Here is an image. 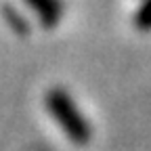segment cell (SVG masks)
Listing matches in <instances>:
<instances>
[{
	"label": "cell",
	"mask_w": 151,
	"mask_h": 151,
	"mask_svg": "<svg viewBox=\"0 0 151 151\" xmlns=\"http://www.w3.org/2000/svg\"><path fill=\"white\" fill-rule=\"evenodd\" d=\"M27 2L40 13V17L44 19L46 25L57 21V15H59V2L57 0H27Z\"/></svg>",
	"instance_id": "2"
},
{
	"label": "cell",
	"mask_w": 151,
	"mask_h": 151,
	"mask_svg": "<svg viewBox=\"0 0 151 151\" xmlns=\"http://www.w3.org/2000/svg\"><path fill=\"white\" fill-rule=\"evenodd\" d=\"M46 109L52 113V118L57 120L65 134L76 143V145H86L90 141V126L88 122L80 116L78 107L73 105L71 97L63 90H50L46 94Z\"/></svg>",
	"instance_id": "1"
},
{
	"label": "cell",
	"mask_w": 151,
	"mask_h": 151,
	"mask_svg": "<svg viewBox=\"0 0 151 151\" xmlns=\"http://www.w3.org/2000/svg\"><path fill=\"white\" fill-rule=\"evenodd\" d=\"M137 27L139 29H151V0H145L143 6L137 13Z\"/></svg>",
	"instance_id": "3"
}]
</instances>
